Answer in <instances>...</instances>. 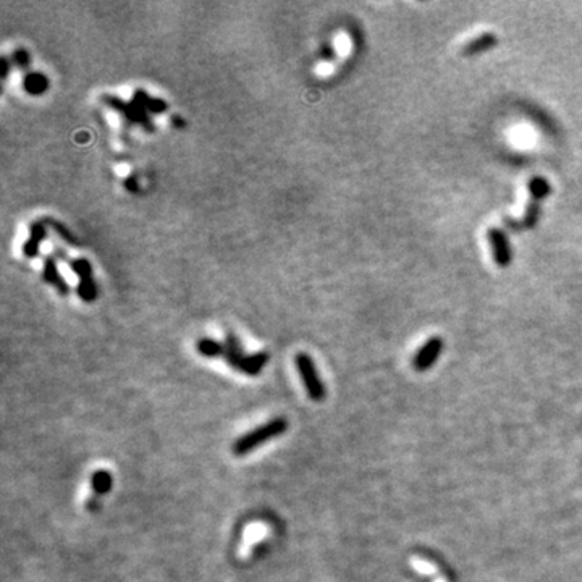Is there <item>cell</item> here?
I'll use <instances>...</instances> for the list:
<instances>
[{"label":"cell","mask_w":582,"mask_h":582,"mask_svg":"<svg viewBox=\"0 0 582 582\" xmlns=\"http://www.w3.org/2000/svg\"><path fill=\"white\" fill-rule=\"evenodd\" d=\"M288 428V421L283 417H274L270 421L260 424L259 427L252 428L247 434L241 435L240 439L234 440L232 445V451L234 457H246L252 450L259 448L267 441L277 439L282 434H285Z\"/></svg>","instance_id":"6da1fadb"},{"label":"cell","mask_w":582,"mask_h":582,"mask_svg":"<svg viewBox=\"0 0 582 582\" xmlns=\"http://www.w3.org/2000/svg\"><path fill=\"white\" fill-rule=\"evenodd\" d=\"M101 101L104 102V106H106V107H109V109L119 112V114L123 115L125 119L130 121V123L143 126V128L146 130L147 133H152L156 130V126H154V123H152V120L149 119L147 112L144 110L141 106H138V104L134 101L126 102V101H123V99L112 96V94H104V96L101 97Z\"/></svg>","instance_id":"7a4b0ae2"},{"label":"cell","mask_w":582,"mask_h":582,"mask_svg":"<svg viewBox=\"0 0 582 582\" xmlns=\"http://www.w3.org/2000/svg\"><path fill=\"white\" fill-rule=\"evenodd\" d=\"M295 364L298 372H300L301 380L304 383L306 388V393L313 401H322L326 398L327 390L326 385H324V382L320 380L317 369H315V364L313 358H311L309 354L306 353H298L295 356Z\"/></svg>","instance_id":"3957f363"},{"label":"cell","mask_w":582,"mask_h":582,"mask_svg":"<svg viewBox=\"0 0 582 582\" xmlns=\"http://www.w3.org/2000/svg\"><path fill=\"white\" fill-rule=\"evenodd\" d=\"M70 269L80 278V285L76 293L84 303H94L97 298V285L93 275V265L86 257H75L70 260Z\"/></svg>","instance_id":"277c9868"},{"label":"cell","mask_w":582,"mask_h":582,"mask_svg":"<svg viewBox=\"0 0 582 582\" xmlns=\"http://www.w3.org/2000/svg\"><path fill=\"white\" fill-rule=\"evenodd\" d=\"M487 240H489L492 252H494L495 264L502 269L509 267L513 263V251L507 232H503L502 228L492 227L487 230Z\"/></svg>","instance_id":"5b68a950"},{"label":"cell","mask_w":582,"mask_h":582,"mask_svg":"<svg viewBox=\"0 0 582 582\" xmlns=\"http://www.w3.org/2000/svg\"><path fill=\"white\" fill-rule=\"evenodd\" d=\"M444 351V340L440 337H432L419 348L416 356L413 358V367L417 372H424L435 364Z\"/></svg>","instance_id":"8992f818"},{"label":"cell","mask_w":582,"mask_h":582,"mask_svg":"<svg viewBox=\"0 0 582 582\" xmlns=\"http://www.w3.org/2000/svg\"><path fill=\"white\" fill-rule=\"evenodd\" d=\"M43 278H44V282H47L49 285H52L53 288H56V290L60 293L62 296L69 295V293H70L69 283L65 282V278L62 277L60 270H58L56 256H46V259H44Z\"/></svg>","instance_id":"52a82bcc"},{"label":"cell","mask_w":582,"mask_h":582,"mask_svg":"<svg viewBox=\"0 0 582 582\" xmlns=\"http://www.w3.org/2000/svg\"><path fill=\"white\" fill-rule=\"evenodd\" d=\"M46 237H47L46 223L40 222V220H36L34 223H31L29 238L23 243V254L28 257V259H34V257H38L40 243L46 240Z\"/></svg>","instance_id":"ba28073f"},{"label":"cell","mask_w":582,"mask_h":582,"mask_svg":"<svg viewBox=\"0 0 582 582\" xmlns=\"http://www.w3.org/2000/svg\"><path fill=\"white\" fill-rule=\"evenodd\" d=\"M223 345H225V354H223L225 361H227L230 367H233L234 371H238L243 363V359L246 358L245 351H243V346L240 343V338L234 335L233 332H228L227 337H225Z\"/></svg>","instance_id":"9c48e42d"},{"label":"cell","mask_w":582,"mask_h":582,"mask_svg":"<svg viewBox=\"0 0 582 582\" xmlns=\"http://www.w3.org/2000/svg\"><path fill=\"white\" fill-rule=\"evenodd\" d=\"M498 44V36L495 33H482L476 36L472 40H469L466 46L463 47V56L472 57L479 56V53L494 49Z\"/></svg>","instance_id":"30bf717a"},{"label":"cell","mask_w":582,"mask_h":582,"mask_svg":"<svg viewBox=\"0 0 582 582\" xmlns=\"http://www.w3.org/2000/svg\"><path fill=\"white\" fill-rule=\"evenodd\" d=\"M269 358L270 356L267 351H257V353L246 354V358L243 359L238 372L245 374V376H250V377L259 376V374L263 372V369L267 365Z\"/></svg>","instance_id":"8fae6325"},{"label":"cell","mask_w":582,"mask_h":582,"mask_svg":"<svg viewBox=\"0 0 582 582\" xmlns=\"http://www.w3.org/2000/svg\"><path fill=\"white\" fill-rule=\"evenodd\" d=\"M133 101L136 102L138 106H141L143 109L147 112V114H156V115L164 114V112L167 110V107H169L164 99L149 96V94L144 91V89H136V91H134Z\"/></svg>","instance_id":"7c38bea8"},{"label":"cell","mask_w":582,"mask_h":582,"mask_svg":"<svg viewBox=\"0 0 582 582\" xmlns=\"http://www.w3.org/2000/svg\"><path fill=\"white\" fill-rule=\"evenodd\" d=\"M49 80L40 71H28L23 78V89L31 96H40L47 91Z\"/></svg>","instance_id":"4fadbf2b"},{"label":"cell","mask_w":582,"mask_h":582,"mask_svg":"<svg viewBox=\"0 0 582 582\" xmlns=\"http://www.w3.org/2000/svg\"><path fill=\"white\" fill-rule=\"evenodd\" d=\"M527 193H529L531 201L542 202L550 196V193H552V186H550L547 178L532 177L529 182H527Z\"/></svg>","instance_id":"5bb4252c"},{"label":"cell","mask_w":582,"mask_h":582,"mask_svg":"<svg viewBox=\"0 0 582 582\" xmlns=\"http://www.w3.org/2000/svg\"><path fill=\"white\" fill-rule=\"evenodd\" d=\"M196 350L201 356H204V358H210V359L212 358H220V356L225 354L223 343L214 340V338H207V337L201 338V340H197Z\"/></svg>","instance_id":"9a60e30c"},{"label":"cell","mask_w":582,"mask_h":582,"mask_svg":"<svg viewBox=\"0 0 582 582\" xmlns=\"http://www.w3.org/2000/svg\"><path fill=\"white\" fill-rule=\"evenodd\" d=\"M112 484H114V479H112V474L109 471H106V469H99L91 476V487L93 492L96 495H107L112 490Z\"/></svg>","instance_id":"2e32d148"},{"label":"cell","mask_w":582,"mask_h":582,"mask_svg":"<svg viewBox=\"0 0 582 582\" xmlns=\"http://www.w3.org/2000/svg\"><path fill=\"white\" fill-rule=\"evenodd\" d=\"M540 217V202L537 201H531L527 202V207L524 210V215H522V219L520 220L521 228H534L537 222H539Z\"/></svg>","instance_id":"e0dca14e"},{"label":"cell","mask_w":582,"mask_h":582,"mask_svg":"<svg viewBox=\"0 0 582 582\" xmlns=\"http://www.w3.org/2000/svg\"><path fill=\"white\" fill-rule=\"evenodd\" d=\"M44 223L49 225V227H51L53 230V232L57 233V237L62 238V240L65 241L66 245L76 246L75 237H73V234H71V232H70L69 228L65 227V225L60 223V222H57V220H53V219H44Z\"/></svg>","instance_id":"ac0fdd59"},{"label":"cell","mask_w":582,"mask_h":582,"mask_svg":"<svg viewBox=\"0 0 582 582\" xmlns=\"http://www.w3.org/2000/svg\"><path fill=\"white\" fill-rule=\"evenodd\" d=\"M12 62L15 63V65L18 66V69H21V70H26L29 66V62H31V57H29V53H28V51H25V49H16L15 52L12 53Z\"/></svg>","instance_id":"d6986e66"},{"label":"cell","mask_w":582,"mask_h":582,"mask_svg":"<svg viewBox=\"0 0 582 582\" xmlns=\"http://www.w3.org/2000/svg\"><path fill=\"white\" fill-rule=\"evenodd\" d=\"M320 57H322L324 60H332V58H335V49L332 46H324L320 49Z\"/></svg>","instance_id":"ffe728a7"},{"label":"cell","mask_w":582,"mask_h":582,"mask_svg":"<svg viewBox=\"0 0 582 582\" xmlns=\"http://www.w3.org/2000/svg\"><path fill=\"white\" fill-rule=\"evenodd\" d=\"M123 184H125V188L126 189H130V191H133V193H138V183H136V178L134 177H126L125 178V182H123Z\"/></svg>","instance_id":"44dd1931"},{"label":"cell","mask_w":582,"mask_h":582,"mask_svg":"<svg viewBox=\"0 0 582 582\" xmlns=\"http://www.w3.org/2000/svg\"><path fill=\"white\" fill-rule=\"evenodd\" d=\"M8 70H10V62H8L7 57H2V73H0V76H2V80H7Z\"/></svg>","instance_id":"7402d4cb"},{"label":"cell","mask_w":582,"mask_h":582,"mask_svg":"<svg viewBox=\"0 0 582 582\" xmlns=\"http://www.w3.org/2000/svg\"><path fill=\"white\" fill-rule=\"evenodd\" d=\"M171 121H173V125H175V126H178V128H182V126H184V121H183L182 119H180L178 115H173V117H171Z\"/></svg>","instance_id":"603a6c76"}]
</instances>
